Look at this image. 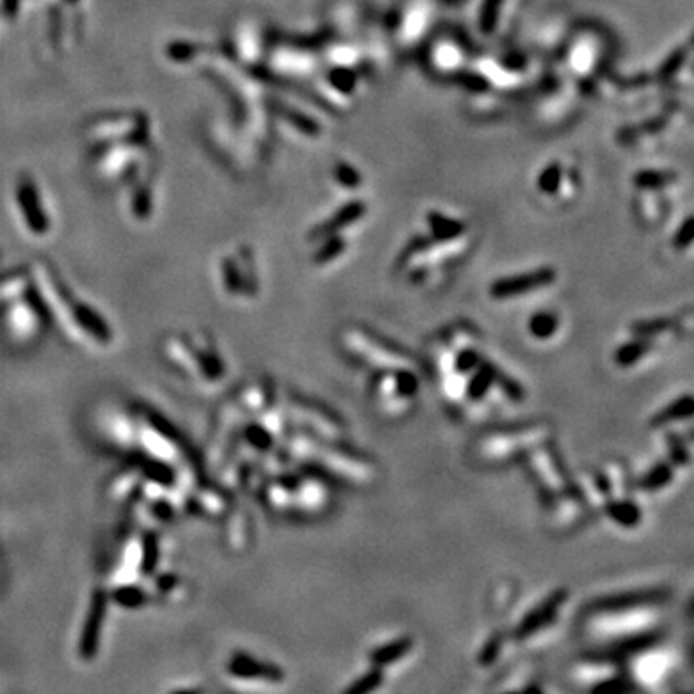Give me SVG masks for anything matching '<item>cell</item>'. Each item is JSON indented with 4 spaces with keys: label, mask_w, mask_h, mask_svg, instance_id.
Wrapping results in <instances>:
<instances>
[{
    "label": "cell",
    "mask_w": 694,
    "mask_h": 694,
    "mask_svg": "<svg viewBox=\"0 0 694 694\" xmlns=\"http://www.w3.org/2000/svg\"><path fill=\"white\" fill-rule=\"evenodd\" d=\"M342 344L349 353H353V357L365 361L366 365L376 366L382 371H403V368H413L415 361L403 353V351L395 349L394 345L384 344L378 337L366 336L359 330H349L345 332Z\"/></svg>",
    "instance_id": "cell-1"
},
{
    "label": "cell",
    "mask_w": 694,
    "mask_h": 694,
    "mask_svg": "<svg viewBox=\"0 0 694 694\" xmlns=\"http://www.w3.org/2000/svg\"><path fill=\"white\" fill-rule=\"evenodd\" d=\"M544 438H546V428H542L540 424L533 426V428L509 432V434H492V436H486L476 444V459L484 461V463L504 461L526 450V446L540 444Z\"/></svg>",
    "instance_id": "cell-2"
},
{
    "label": "cell",
    "mask_w": 694,
    "mask_h": 694,
    "mask_svg": "<svg viewBox=\"0 0 694 694\" xmlns=\"http://www.w3.org/2000/svg\"><path fill=\"white\" fill-rule=\"evenodd\" d=\"M311 459L321 461L322 467H326L332 473H336V475L344 476L347 481H355V483H368V481H373V465H368L366 461L359 459L357 455H353V453H345L342 450H330V447L322 450L316 444Z\"/></svg>",
    "instance_id": "cell-3"
},
{
    "label": "cell",
    "mask_w": 694,
    "mask_h": 694,
    "mask_svg": "<svg viewBox=\"0 0 694 694\" xmlns=\"http://www.w3.org/2000/svg\"><path fill=\"white\" fill-rule=\"evenodd\" d=\"M287 413L292 421H297L299 424H305L311 430L318 432L322 436L330 440H337L344 434L342 423L336 416L330 415L328 411L316 407L313 403H307V399H292L287 405Z\"/></svg>",
    "instance_id": "cell-4"
},
{
    "label": "cell",
    "mask_w": 694,
    "mask_h": 694,
    "mask_svg": "<svg viewBox=\"0 0 694 694\" xmlns=\"http://www.w3.org/2000/svg\"><path fill=\"white\" fill-rule=\"evenodd\" d=\"M565 598H567V592L565 590L554 592L548 600H544L540 606L534 607L533 612L521 621L515 636L517 638H526V636L536 635L538 628H544L546 625H550L555 619V615L559 612V607L563 606Z\"/></svg>",
    "instance_id": "cell-5"
},
{
    "label": "cell",
    "mask_w": 694,
    "mask_h": 694,
    "mask_svg": "<svg viewBox=\"0 0 694 694\" xmlns=\"http://www.w3.org/2000/svg\"><path fill=\"white\" fill-rule=\"evenodd\" d=\"M230 673L245 681H271V683L282 681L280 669L264 664V662L261 664V662H256V659L245 656V654H235L234 659L230 662Z\"/></svg>",
    "instance_id": "cell-6"
},
{
    "label": "cell",
    "mask_w": 694,
    "mask_h": 694,
    "mask_svg": "<svg viewBox=\"0 0 694 694\" xmlns=\"http://www.w3.org/2000/svg\"><path fill=\"white\" fill-rule=\"evenodd\" d=\"M295 497L301 507H305L307 512H318L328 500V490L318 481H299L295 484L293 500Z\"/></svg>",
    "instance_id": "cell-7"
},
{
    "label": "cell",
    "mask_w": 694,
    "mask_h": 694,
    "mask_svg": "<svg viewBox=\"0 0 694 694\" xmlns=\"http://www.w3.org/2000/svg\"><path fill=\"white\" fill-rule=\"evenodd\" d=\"M413 648V640L409 636H403V638H397V640H392V643L384 644L380 648H376L374 652L368 654V659L373 662L376 667H382V665H392L395 662L403 659Z\"/></svg>",
    "instance_id": "cell-8"
},
{
    "label": "cell",
    "mask_w": 694,
    "mask_h": 694,
    "mask_svg": "<svg viewBox=\"0 0 694 694\" xmlns=\"http://www.w3.org/2000/svg\"><path fill=\"white\" fill-rule=\"evenodd\" d=\"M531 469H533L536 481H540L544 486L557 488L563 484L562 469L552 463V459L544 452H536L531 455Z\"/></svg>",
    "instance_id": "cell-9"
},
{
    "label": "cell",
    "mask_w": 694,
    "mask_h": 694,
    "mask_svg": "<svg viewBox=\"0 0 694 694\" xmlns=\"http://www.w3.org/2000/svg\"><path fill=\"white\" fill-rule=\"evenodd\" d=\"M550 280V274L546 272H538L534 276H525L523 280H512V282H502L492 287V295L496 297H512V295H521L523 290H533L536 285L546 284Z\"/></svg>",
    "instance_id": "cell-10"
},
{
    "label": "cell",
    "mask_w": 694,
    "mask_h": 694,
    "mask_svg": "<svg viewBox=\"0 0 694 694\" xmlns=\"http://www.w3.org/2000/svg\"><path fill=\"white\" fill-rule=\"evenodd\" d=\"M694 415V395H685L681 399H675L669 403L667 407L659 411L658 415L654 416L652 426H659V424L673 423V421H681V419H688Z\"/></svg>",
    "instance_id": "cell-11"
},
{
    "label": "cell",
    "mask_w": 694,
    "mask_h": 694,
    "mask_svg": "<svg viewBox=\"0 0 694 694\" xmlns=\"http://www.w3.org/2000/svg\"><path fill=\"white\" fill-rule=\"evenodd\" d=\"M606 512L615 523H619L623 526H633L636 525V521L640 519L638 507L635 504H631V502H615V504H609Z\"/></svg>",
    "instance_id": "cell-12"
},
{
    "label": "cell",
    "mask_w": 694,
    "mask_h": 694,
    "mask_svg": "<svg viewBox=\"0 0 694 694\" xmlns=\"http://www.w3.org/2000/svg\"><path fill=\"white\" fill-rule=\"evenodd\" d=\"M650 349V344L648 342H631V344H625L623 347H619V351L615 353V361L619 363L621 366H631L635 365L638 359L646 355V351Z\"/></svg>",
    "instance_id": "cell-13"
},
{
    "label": "cell",
    "mask_w": 694,
    "mask_h": 694,
    "mask_svg": "<svg viewBox=\"0 0 694 694\" xmlns=\"http://www.w3.org/2000/svg\"><path fill=\"white\" fill-rule=\"evenodd\" d=\"M671 476H673L671 469L667 467L665 463H662V465H656V467L652 469L650 473L638 483V486L644 490H659L669 484Z\"/></svg>",
    "instance_id": "cell-14"
},
{
    "label": "cell",
    "mask_w": 694,
    "mask_h": 694,
    "mask_svg": "<svg viewBox=\"0 0 694 694\" xmlns=\"http://www.w3.org/2000/svg\"><path fill=\"white\" fill-rule=\"evenodd\" d=\"M555 330H557V318L552 316V314H546V313L536 314L533 321H531V332H533V336L540 337V340L550 337Z\"/></svg>",
    "instance_id": "cell-15"
},
{
    "label": "cell",
    "mask_w": 694,
    "mask_h": 694,
    "mask_svg": "<svg viewBox=\"0 0 694 694\" xmlns=\"http://www.w3.org/2000/svg\"><path fill=\"white\" fill-rule=\"evenodd\" d=\"M382 685V673L378 669H373V671H366L365 675H361L351 687H347V693L351 694H363V693H371L374 688H378Z\"/></svg>",
    "instance_id": "cell-16"
},
{
    "label": "cell",
    "mask_w": 694,
    "mask_h": 694,
    "mask_svg": "<svg viewBox=\"0 0 694 694\" xmlns=\"http://www.w3.org/2000/svg\"><path fill=\"white\" fill-rule=\"evenodd\" d=\"M650 598H652V594H646V592H636V594H623V596H614V598L606 600L607 604H604V607H609V609H623V607L646 604V602H648Z\"/></svg>",
    "instance_id": "cell-17"
},
{
    "label": "cell",
    "mask_w": 694,
    "mask_h": 694,
    "mask_svg": "<svg viewBox=\"0 0 694 694\" xmlns=\"http://www.w3.org/2000/svg\"><path fill=\"white\" fill-rule=\"evenodd\" d=\"M247 440L256 447V450H268L271 446V434L264 430V428H259V426H251L247 430Z\"/></svg>",
    "instance_id": "cell-18"
},
{
    "label": "cell",
    "mask_w": 694,
    "mask_h": 694,
    "mask_svg": "<svg viewBox=\"0 0 694 694\" xmlns=\"http://www.w3.org/2000/svg\"><path fill=\"white\" fill-rule=\"evenodd\" d=\"M500 650H502V638H500V636H494V638L484 646L483 654H481V662H483V665H488V662L496 659Z\"/></svg>",
    "instance_id": "cell-19"
},
{
    "label": "cell",
    "mask_w": 694,
    "mask_h": 694,
    "mask_svg": "<svg viewBox=\"0 0 694 694\" xmlns=\"http://www.w3.org/2000/svg\"><path fill=\"white\" fill-rule=\"evenodd\" d=\"M693 240H694V220H690V222H687V224L683 226V230L679 232L677 240H675V245H677V249H685L688 243L693 242Z\"/></svg>",
    "instance_id": "cell-20"
}]
</instances>
